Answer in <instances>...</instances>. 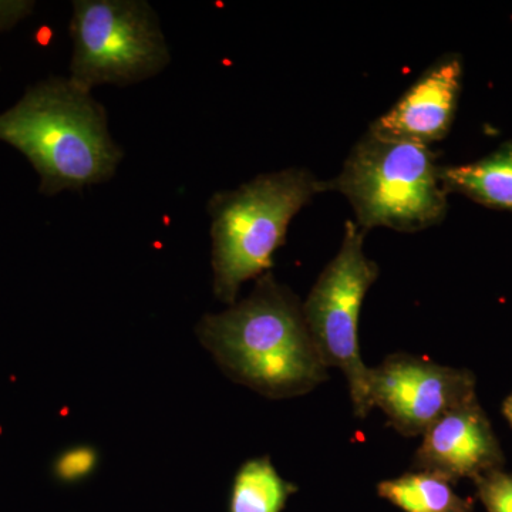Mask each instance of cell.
I'll return each instance as SVG.
<instances>
[{"label":"cell","instance_id":"obj_1","mask_svg":"<svg viewBox=\"0 0 512 512\" xmlns=\"http://www.w3.org/2000/svg\"><path fill=\"white\" fill-rule=\"evenodd\" d=\"M197 336L229 379L269 399L303 396L328 379L302 303L272 272L248 298L202 316Z\"/></svg>","mask_w":512,"mask_h":512},{"label":"cell","instance_id":"obj_2","mask_svg":"<svg viewBox=\"0 0 512 512\" xmlns=\"http://www.w3.org/2000/svg\"><path fill=\"white\" fill-rule=\"evenodd\" d=\"M0 141L28 158L46 197L107 183L124 158L103 104L62 76L28 87L0 114Z\"/></svg>","mask_w":512,"mask_h":512},{"label":"cell","instance_id":"obj_3","mask_svg":"<svg viewBox=\"0 0 512 512\" xmlns=\"http://www.w3.org/2000/svg\"><path fill=\"white\" fill-rule=\"evenodd\" d=\"M325 191L328 181L291 167L212 195V289L221 302L234 305L245 282L271 272L293 218Z\"/></svg>","mask_w":512,"mask_h":512},{"label":"cell","instance_id":"obj_4","mask_svg":"<svg viewBox=\"0 0 512 512\" xmlns=\"http://www.w3.org/2000/svg\"><path fill=\"white\" fill-rule=\"evenodd\" d=\"M431 147L367 130L353 146L329 191L345 195L367 232H419L446 218L448 194Z\"/></svg>","mask_w":512,"mask_h":512},{"label":"cell","instance_id":"obj_5","mask_svg":"<svg viewBox=\"0 0 512 512\" xmlns=\"http://www.w3.org/2000/svg\"><path fill=\"white\" fill-rule=\"evenodd\" d=\"M69 79L84 90L143 83L167 69L171 52L146 0H74Z\"/></svg>","mask_w":512,"mask_h":512},{"label":"cell","instance_id":"obj_6","mask_svg":"<svg viewBox=\"0 0 512 512\" xmlns=\"http://www.w3.org/2000/svg\"><path fill=\"white\" fill-rule=\"evenodd\" d=\"M366 232L346 221L342 244L303 303V315L323 365L338 367L348 379L353 412L366 419L373 409L369 384L372 367L360 355L359 318L379 266L365 254Z\"/></svg>","mask_w":512,"mask_h":512},{"label":"cell","instance_id":"obj_7","mask_svg":"<svg viewBox=\"0 0 512 512\" xmlns=\"http://www.w3.org/2000/svg\"><path fill=\"white\" fill-rule=\"evenodd\" d=\"M369 392L373 407L406 437L423 436L444 414L477 399L476 377L470 370L406 353L386 357L373 367Z\"/></svg>","mask_w":512,"mask_h":512},{"label":"cell","instance_id":"obj_8","mask_svg":"<svg viewBox=\"0 0 512 512\" xmlns=\"http://www.w3.org/2000/svg\"><path fill=\"white\" fill-rule=\"evenodd\" d=\"M504 454L478 400L440 417L423 433L414 467L439 474L451 483L503 468Z\"/></svg>","mask_w":512,"mask_h":512},{"label":"cell","instance_id":"obj_9","mask_svg":"<svg viewBox=\"0 0 512 512\" xmlns=\"http://www.w3.org/2000/svg\"><path fill=\"white\" fill-rule=\"evenodd\" d=\"M463 60L448 53L431 64L383 116L370 124L382 136L431 146L450 133L456 117Z\"/></svg>","mask_w":512,"mask_h":512},{"label":"cell","instance_id":"obj_10","mask_svg":"<svg viewBox=\"0 0 512 512\" xmlns=\"http://www.w3.org/2000/svg\"><path fill=\"white\" fill-rule=\"evenodd\" d=\"M447 194L456 192L493 210L512 212V141L474 163L441 165Z\"/></svg>","mask_w":512,"mask_h":512},{"label":"cell","instance_id":"obj_11","mask_svg":"<svg viewBox=\"0 0 512 512\" xmlns=\"http://www.w3.org/2000/svg\"><path fill=\"white\" fill-rule=\"evenodd\" d=\"M377 494L404 512H473L474 501L460 497L453 483L430 471L382 481Z\"/></svg>","mask_w":512,"mask_h":512},{"label":"cell","instance_id":"obj_12","mask_svg":"<svg viewBox=\"0 0 512 512\" xmlns=\"http://www.w3.org/2000/svg\"><path fill=\"white\" fill-rule=\"evenodd\" d=\"M298 491L278 473L269 457L248 460L234 478L229 512H282Z\"/></svg>","mask_w":512,"mask_h":512},{"label":"cell","instance_id":"obj_13","mask_svg":"<svg viewBox=\"0 0 512 512\" xmlns=\"http://www.w3.org/2000/svg\"><path fill=\"white\" fill-rule=\"evenodd\" d=\"M474 483L487 512H512V474L498 468L477 477Z\"/></svg>","mask_w":512,"mask_h":512},{"label":"cell","instance_id":"obj_14","mask_svg":"<svg viewBox=\"0 0 512 512\" xmlns=\"http://www.w3.org/2000/svg\"><path fill=\"white\" fill-rule=\"evenodd\" d=\"M97 451L92 447L79 446L63 451L53 463V476L62 483H77L93 473L97 467Z\"/></svg>","mask_w":512,"mask_h":512},{"label":"cell","instance_id":"obj_15","mask_svg":"<svg viewBox=\"0 0 512 512\" xmlns=\"http://www.w3.org/2000/svg\"><path fill=\"white\" fill-rule=\"evenodd\" d=\"M35 8L33 2L0 3V30H9Z\"/></svg>","mask_w":512,"mask_h":512},{"label":"cell","instance_id":"obj_16","mask_svg":"<svg viewBox=\"0 0 512 512\" xmlns=\"http://www.w3.org/2000/svg\"><path fill=\"white\" fill-rule=\"evenodd\" d=\"M503 414L505 419H507L508 423L512 426V393L507 397V399H505L503 404Z\"/></svg>","mask_w":512,"mask_h":512}]
</instances>
